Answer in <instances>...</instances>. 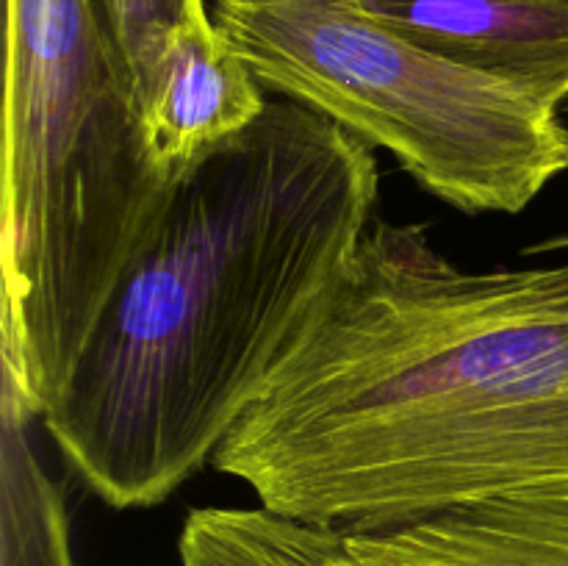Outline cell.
<instances>
[{
	"label": "cell",
	"mask_w": 568,
	"mask_h": 566,
	"mask_svg": "<svg viewBox=\"0 0 568 566\" xmlns=\"http://www.w3.org/2000/svg\"><path fill=\"white\" fill-rule=\"evenodd\" d=\"M375 148L294 100L175 183L42 416L111 508L211 464L375 222Z\"/></svg>",
	"instance_id": "obj_2"
},
{
	"label": "cell",
	"mask_w": 568,
	"mask_h": 566,
	"mask_svg": "<svg viewBox=\"0 0 568 566\" xmlns=\"http://www.w3.org/2000/svg\"><path fill=\"white\" fill-rule=\"evenodd\" d=\"M211 17L266 92L386 150L453 209L519 214L568 170L558 105L347 0H214Z\"/></svg>",
	"instance_id": "obj_3"
},
{
	"label": "cell",
	"mask_w": 568,
	"mask_h": 566,
	"mask_svg": "<svg viewBox=\"0 0 568 566\" xmlns=\"http://www.w3.org/2000/svg\"><path fill=\"white\" fill-rule=\"evenodd\" d=\"M211 464L344 536L568 497V261L466 272L375 220Z\"/></svg>",
	"instance_id": "obj_1"
},
{
	"label": "cell",
	"mask_w": 568,
	"mask_h": 566,
	"mask_svg": "<svg viewBox=\"0 0 568 566\" xmlns=\"http://www.w3.org/2000/svg\"><path fill=\"white\" fill-rule=\"evenodd\" d=\"M438 55L568 98V0H347Z\"/></svg>",
	"instance_id": "obj_5"
},
{
	"label": "cell",
	"mask_w": 568,
	"mask_h": 566,
	"mask_svg": "<svg viewBox=\"0 0 568 566\" xmlns=\"http://www.w3.org/2000/svg\"><path fill=\"white\" fill-rule=\"evenodd\" d=\"M525 253H530V255L568 253V233H560V236H552V239H544V242H538V244H532V247H527Z\"/></svg>",
	"instance_id": "obj_10"
},
{
	"label": "cell",
	"mask_w": 568,
	"mask_h": 566,
	"mask_svg": "<svg viewBox=\"0 0 568 566\" xmlns=\"http://www.w3.org/2000/svg\"><path fill=\"white\" fill-rule=\"evenodd\" d=\"M0 372V566H72L61 488L31 442V411L14 366Z\"/></svg>",
	"instance_id": "obj_7"
},
{
	"label": "cell",
	"mask_w": 568,
	"mask_h": 566,
	"mask_svg": "<svg viewBox=\"0 0 568 566\" xmlns=\"http://www.w3.org/2000/svg\"><path fill=\"white\" fill-rule=\"evenodd\" d=\"M266 105V89L222 37L209 3L186 0L139 103L155 164L181 181L197 161L253 125Z\"/></svg>",
	"instance_id": "obj_4"
},
{
	"label": "cell",
	"mask_w": 568,
	"mask_h": 566,
	"mask_svg": "<svg viewBox=\"0 0 568 566\" xmlns=\"http://www.w3.org/2000/svg\"><path fill=\"white\" fill-rule=\"evenodd\" d=\"M181 566H361L347 538L255 508H197L183 522Z\"/></svg>",
	"instance_id": "obj_8"
},
{
	"label": "cell",
	"mask_w": 568,
	"mask_h": 566,
	"mask_svg": "<svg viewBox=\"0 0 568 566\" xmlns=\"http://www.w3.org/2000/svg\"><path fill=\"white\" fill-rule=\"evenodd\" d=\"M98 9L133 94L142 103L150 75L181 22L186 0H98Z\"/></svg>",
	"instance_id": "obj_9"
},
{
	"label": "cell",
	"mask_w": 568,
	"mask_h": 566,
	"mask_svg": "<svg viewBox=\"0 0 568 566\" xmlns=\"http://www.w3.org/2000/svg\"><path fill=\"white\" fill-rule=\"evenodd\" d=\"M344 538L361 566H568V497L491 499Z\"/></svg>",
	"instance_id": "obj_6"
}]
</instances>
